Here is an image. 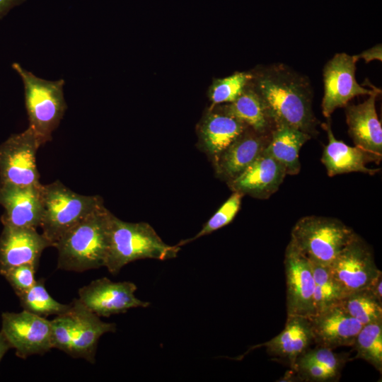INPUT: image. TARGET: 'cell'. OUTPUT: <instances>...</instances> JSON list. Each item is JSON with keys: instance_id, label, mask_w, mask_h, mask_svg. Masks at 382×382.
<instances>
[{"instance_id": "1", "label": "cell", "mask_w": 382, "mask_h": 382, "mask_svg": "<svg viewBox=\"0 0 382 382\" xmlns=\"http://www.w3.org/2000/svg\"><path fill=\"white\" fill-rule=\"evenodd\" d=\"M250 80L274 127L286 125L311 137L317 135L319 121L313 111V88L306 76L274 63L251 74Z\"/></svg>"}, {"instance_id": "2", "label": "cell", "mask_w": 382, "mask_h": 382, "mask_svg": "<svg viewBox=\"0 0 382 382\" xmlns=\"http://www.w3.org/2000/svg\"><path fill=\"white\" fill-rule=\"evenodd\" d=\"M112 215L103 204L66 231L54 245L57 268L83 272L104 267Z\"/></svg>"}, {"instance_id": "3", "label": "cell", "mask_w": 382, "mask_h": 382, "mask_svg": "<svg viewBox=\"0 0 382 382\" xmlns=\"http://www.w3.org/2000/svg\"><path fill=\"white\" fill-rule=\"evenodd\" d=\"M180 246L166 243L146 222L132 223L113 214L110 221L109 245L104 267L117 274L126 265L142 259L170 260L176 257Z\"/></svg>"}, {"instance_id": "4", "label": "cell", "mask_w": 382, "mask_h": 382, "mask_svg": "<svg viewBox=\"0 0 382 382\" xmlns=\"http://www.w3.org/2000/svg\"><path fill=\"white\" fill-rule=\"evenodd\" d=\"M41 196L40 227L53 247L66 231L103 204L100 196L78 194L59 180L42 185Z\"/></svg>"}, {"instance_id": "5", "label": "cell", "mask_w": 382, "mask_h": 382, "mask_svg": "<svg viewBox=\"0 0 382 382\" xmlns=\"http://www.w3.org/2000/svg\"><path fill=\"white\" fill-rule=\"evenodd\" d=\"M12 68L23 83L29 127L44 145L52 139V133L59 126L67 108L63 91L64 80L52 81L40 79L16 62L12 64Z\"/></svg>"}, {"instance_id": "6", "label": "cell", "mask_w": 382, "mask_h": 382, "mask_svg": "<svg viewBox=\"0 0 382 382\" xmlns=\"http://www.w3.org/2000/svg\"><path fill=\"white\" fill-rule=\"evenodd\" d=\"M355 234L337 219L312 215L296 221L291 240L310 262L329 267Z\"/></svg>"}, {"instance_id": "7", "label": "cell", "mask_w": 382, "mask_h": 382, "mask_svg": "<svg viewBox=\"0 0 382 382\" xmlns=\"http://www.w3.org/2000/svg\"><path fill=\"white\" fill-rule=\"evenodd\" d=\"M42 145L30 127L11 134L0 145V183L17 186L41 185L35 155Z\"/></svg>"}, {"instance_id": "8", "label": "cell", "mask_w": 382, "mask_h": 382, "mask_svg": "<svg viewBox=\"0 0 382 382\" xmlns=\"http://www.w3.org/2000/svg\"><path fill=\"white\" fill-rule=\"evenodd\" d=\"M1 332L22 359L53 349L51 320L25 310L2 313Z\"/></svg>"}, {"instance_id": "9", "label": "cell", "mask_w": 382, "mask_h": 382, "mask_svg": "<svg viewBox=\"0 0 382 382\" xmlns=\"http://www.w3.org/2000/svg\"><path fill=\"white\" fill-rule=\"evenodd\" d=\"M345 296L368 288L381 274L369 245L357 233L329 266Z\"/></svg>"}, {"instance_id": "10", "label": "cell", "mask_w": 382, "mask_h": 382, "mask_svg": "<svg viewBox=\"0 0 382 382\" xmlns=\"http://www.w3.org/2000/svg\"><path fill=\"white\" fill-rule=\"evenodd\" d=\"M356 62L347 53H337L323 68L324 96L322 112L329 118L339 108L345 107L354 97L371 95L378 91L369 90L360 86L355 79Z\"/></svg>"}, {"instance_id": "11", "label": "cell", "mask_w": 382, "mask_h": 382, "mask_svg": "<svg viewBox=\"0 0 382 382\" xmlns=\"http://www.w3.org/2000/svg\"><path fill=\"white\" fill-rule=\"evenodd\" d=\"M137 289L131 282H112L102 277L80 288L79 300L98 316L108 318L130 308L149 306V302L135 296Z\"/></svg>"}, {"instance_id": "12", "label": "cell", "mask_w": 382, "mask_h": 382, "mask_svg": "<svg viewBox=\"0 0 382 382\" xmlns=\"http://www.w3.org/2000/svg\"><path fill=\"white\" fill-rule=\"evenodd\" d=\"M287 316L310 318L316 313L314 279L308 259L290 240L284 253Z\"/></svg>"}, {"instance_id": "13", "label": "cell", "mask_w": 382, "mask_h": 382, "mask_svg": "<svg viewBox=\"0 0 382 382\" xmlns=\"http://www.w3.org/2000/svg\"><path fill=\"white\" fill-rule=\"evenodd\" d=\"M3 226L0 235V273L25 264L37 267L43 250L53 247L37 228Z\"/></svg>"}, {"instance_id": "14", "label": "cell", "mask_w": 382, "mask_h": 382, "mask_svg": "<svg viewBox=\"0 0 382 382\" xmlns=\"http://www.w3.org/2000/svg\"><path fill=\"white\" fill-rule=\"evenodd\" d=\"M41 187L42 184L17 186L0 183V205L4 209L0 219L3 226L40 227L42 214Z\"/></svg>"}, {"instance_id": "15", "label": "cell", "mask_w": 382, "mask_h": 382, "mask_svg": "<svg viewBox=\"0 0 382 382\" xmlns=\"http://www.w3.org/2000/svg\"><path fill=\"white\" fill-rule=\"evenodd\" d=\"M313 342L329 349L352 347L362 325L340 304L328 307L308 318Z\"/></svg>"}, {"instance_id": "16", "label": "cell", "mask_w": 382, "mask_h": 382, "mask_svg": "<svg viewBox=\"0 0 382 382\" xmlns=\"http://www.w3.org/2000/svg\"><path fill=\"white\" fill-rule=\"evenodd\" d=\"M286 175L284 167L265 149L238 176L228 182V185L233 192L267 199L277 191Z\"/></svg>"}, {"instance_id": "17", "label": "cell", "mask_w": 382, "mask_h": 382, "mask_svg": "<svg viewBox=\"0 0 382 382\" xmlns=\"http://www.w3.org/2000/svg\"><path fill=\"white\" fill-rule=\"evenodd\" d=\"M381 90L369 96L358 105L345 106L348 132L356 146L372 155L377 163L382 157V129L376 110V100Z\"/></svg>"}, {"instance_id": "18", "label": "cell", "mask_w": 382, "mask_h": 382, "mask_svg": "<svg viewBox=\"0 0 382 382\" xmlns=\"http://www.w3.org/2000/svg\"><path fill=\"white\" fill-rule=\"evenodd\" d=\"M270 134H260L250 127L214 160L217 175L229 182L238 176L265 149Z\"/></svg>"}, {"instance_id": "19", "label": "cell", "mask_w": 382, "mask_h": 382, "mask_svg": "<svg viewBox=\"0 0 382 382\" xmlns=\"http://www.w3.org/2000/svg\"><path fill=\"white\" fill-rule=\"evenodd\" d=\"M70 310L75 326L71 350L69 354L74 358L84 359L90 363L96 361V353L99 339L108 332H115L117 325L106 323L87 308L79 299L71 303Z\"/></svg>"}, {"instance_id": "20", "label": "cell", "mask_w": 382, "mask_h": 382, "mask_svg": "<svg viewBox=\"0 0 382 382\" xmlns=\"http://www.w3.org/2000/svg\"><path fill=\"white\" fill-rule=\"evenodd\" d=\"M314 344L307 318L287 316L284 330L270 340L260 345L274 359L293 368L297 359Z\"/></svg>"}, {"instance_id": "21", "label": "cell", "mask_w": 382, "mask_h": 382, "mask_svg": "<svg viewBox=\"0 0 382 382\" xmlns=\"http://www.w3.org/2000/svg\"><path fill=\"white\" fill-rule=\"evenodd\" d=\"M326 131L328 144L325 146L321 162L325 166L329 176L361 172L369 175H374L379 169L367 168L366 164L376 161L369 153L358 146H350L342 141L336 139L331 129L330 120L322 124Z\"/></svg>"}, {"instance_id": "22", "label": "cell", "mask_w": 382, "mask_h": 382, "mask_svg": "<svg viewBox=\"0 0 382 382\" xmlns=\"http://www.w3.org/2000/svg\"><path fill=\"white\" fill-rule=\"evenodd\" d=\"M311 137L286 125L276 126L265 150L285 168L286 175H296L301 170L299 151Z\"/></svg>"}, {"instance_id": "23", "label": "cell", "mask_w": 382, "mask_h": 382, "mask_svg": "<svg viewBox=\"0 0 382 382\" xmlns=\"http://www.w3.org/2000/svg\"><path fill=\"white\" fill-rule=\"evenodd\" d=\"M248 127L224 112H212L205 119L201 137L204 149L214 159Z\"/></svg>"}, {"instance_id": "24", "label": "cell", "mask_w": 382, "mask_h": 382, "mask_svg": "<svg viewBox=\"0 0 382 382\" xmlns=\"http://www.w3.org/2000/svg\"><path fill=\"white\" fill-rule=\"evenodd\" d=\"M249 88L246 87L236 100L226 105L223 112L260 134H271L274 125L257 94L251 87Z\"/></svg>"}, {"instance_id": "25", "label": "cell", "mask_w": 382, "mask_h": 382, "mask_svg": "<svg viewBox=\"0 0 382 382\" xmlns=\"http://www.w3.org/2000/svg\"><path fill=\"white\" fill-rule=\"evenodd\" d=\"M339 304L362 325L382 322V303L369 288L345 295Z\"/></svg>"}, {"instance_id": "26", "label": "cell", "mask_w": 382, "mask_h": 382, "mask_svg": "<svg viewBox=\"0 0 382 382\" xmlns=\"http://www.w3.org/2000/svg\"><path fill=\"white\" fill-rule=\"evenodd\" d=\"M17 296L23 310L43 318L62 314L71 307V303H59L50 296L43 279L37 280L31 288Z\"/></svg>"}, {"instance_id": "27", "label": "cell", "mask_w": 382, "mask_h": 382, "mask_svg": "<svg viewBox=\"0 0 382 382\" xmlns=\"http://www.w3.org/2000/svg\"><path fill=\"white\" fill-rule=\"evenodd\" d=\"M361 359L382 373V322L364 325L355 337L353 346Z\"/></svg>"}, {"instance_id": "28", "label": "cell", "mask_w": 382, "mask_h": 382, "mask_svg": "<svg viewBox=\"0 0 382 382\" xmlns=\"http://www.w3.org/2000/svg\"><path fill=\"white\" fill-rule=\"evenodd\" d=\"M310 262L314 279L313 300L316 313L339 304L345 294L332 277L329 267Z\"/></svg>"}, {"instance_id": "29", "label": "cell", "mask_w": 382, "mask_h": 382, "mask_svg": "<svg viewBox=\"0 0 382 382\" xmlns=\"http://www.w3.org/2000/svg\"><path fill=\"white\" fill-rule=\"evenodd\" d=\"M243 195L242 192L234 191L194 237L183 240L177 245H184L228 225L238 212Z\"/></svg>"}, {"instance_id": "30", "label": "cell", "mask_w": 382, "mask_h": 382, "mask_svg": "<svg viewBox=\"0 0 382 382\" xmlns=\"http://www.w3.org/2000/svg\"><path fill=\"white\" fill-rule=\"evenodd\" d=\"M250 79V73L236 72L217 80L211 89L210 97L213 105L236 100L245 91Z\"/></svg>"}, {"instance_id": "31", "label": "cell", "mask_w": 382, "mask_h": 382, "mask_svg": "<svg viewBox=\"0 0 382 382\" xmlns=\"http://www.w3.org/2000/svg\"><path fill=\"white\" fill-rule=\"evenodd\" d=\"M349 357L347 353H336L332 349L316 345L314 348H309L296 362L317 364L340 378L341 370L350 360Z\"/></svg>"}, {"instance_id": "32", "label": "cell", "mask_w": 382, "mask_h": 382, "mask_svg": "<svg viewBox=\"0 0 382 382\" xmlns=\"http://www.w3.org/2000/svg\"><path fill=\"white\" fill-rule=\"evenodd\" d=\"M71 308V307H70ZM53 349L69 354L74 337L75 322L70 308L51 320Z\"/></svg>"}, {"instance_id": "33", "label": "cell", "mask_w": 382, "mask_h": 382, "mask_svg": "<svg viewBox=\"0 0 382 382\" xmlns=\"http://www.w3.org/2000/svg\"><path fill=\"white\" fill-rule=\"evenodd\" d=\"M37 267L25 264L10 268L0 274L10 284L16 296L31 288L36 282L35 272Z\"/></svg>"}, {"instance_id": "34", "label": "cell", "mask_w": 382, "mask_h": 382, "mask_svg": "<svg viewBox=\"0 0 382 382\" xmlns=\"http://www.w3.org/2000/svg\"><path fill=\"white\" fill-rule=\"evenodd\" d=\"M294 379L306 382H328L339 379L335 374L324 367L314 363L296 362L290 369Z\"/></svg>"}, {"instance_id": "35", "label": "cell", "mask_w": 382, "mask_h": 382, "mask_svg": "<svg viewBox=\"0 0 382 382\" xmlns=\"http://www.w3.org/2000/svg\"><path fill=\"white\" fill-rule=\"evenodd\" d=\"M355 62L359 59H363L366 63H368L373 60L381 61L382 59V47L381 44H377L376 45L364 50L361 53L352 56Z\"/></svg>"}, {"instance_id": "36", "label": "cell", "mask_w": 382, "mask_h": 382, "mask_svg": "<svg viewBox=\"0 0 382 382\" xmlns=\"http://www.w3.org/2000/svg\"><path fill=\"white\" fill-rule=\"evenodd\" d=\"M26 0H0V19H2L13 7Z\"/></svg>"}, {"instance_id": "37", "label": "cell", "mask_w": 382, "mask_h": 382, "mask_svg": "<svg viewBox=\"0 0 382 382\" xmlns=\"http://www.w3.org/2000/svg\"><path fill=\"white\" fill-rule=\"evenodd\" d=\"M382 274H380L378 277L368 287L377 299L382 303L381 283Z\"/></svg>"}, {"instance_id": "38", "label": "cell", "mask_w": 382, "mask_h": 382, "mask_svg": "<svg viewBox=\"0 0 382 382\" xmlns=\"http://www.w3.org/2000/svg\"><path fill=\"white\" fill-rule=\"evenodd\" d=\"M11 349V346L6 340L4 335L0 331V362L5 354Z\"/></svg>"}]
</instances>
